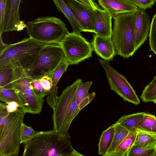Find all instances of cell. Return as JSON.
<instances>
[{
  "mask_svg": "<svg viewBox=\"0 0 156 156\" xmlns=\"http://www.w3.org/2000/svg\"><path fill=\"white\" fill-rule=\"evenodd\" d=\"M136 12L120 15L114 18L112 39L115 54L125 58L136 51L135 33Z\"/></svg>",
  "mask_w": 156,
  "mask_h": 156,
  "instance_id": "5",
  "label": "cell"
},
{
  "mask_svg": "<svg viewBox=\"0 0 156 156\" xmlns=\"http://www.w3.org/2000/svg\"><path fill=\"white\" fill-rule=\"evenodd\" d=\"M26 24L29 37L44 43L60 44L69 33L64 22L53 16L40 17Z\"/></svg>",
  "mask_w": 156,
  "mask_h": 156,
  "instance_id": "6",
  "label": "cell"
},
{
  "mask_svg": "<svg viewBox=\"0 0 156 156\" xmlns=\"http://www.w3.org/2000/svg\"><path fill=\"white\" fill-rule=\"evenodd\" d=\"M92 83V82H86L79 87L76 95V101L78 105L90 94L88 91Z\"/></svg>",
  "mask_w": 156,
  "mask_h": 156,
  "instance_id": "30",
  "label": "cell"
},
{
  "mask_svg": "<svg viewBox=\"0 0 156 156\" xmlns=\"http://www.w3.org/2000/svg\"><path fill=\"white\" fill-rule=\"evenodd\" d=\"M32 80L23 69L15 67L14 78L11 86L21 101L20 108L23 109L26 113L40 114L44 100L38 97L34 91L30 83Z\"/></svg>",
  "mask_w": 156,
  "mask_h": 156,
  "instance_id": "8",
  "label": "cell"
},
{
  "mask_svg": "<svg viewBox=\"0 0 156 156\" xmlns=\"http://www.w3.org/2000/svg\"><path fill=\"white\" fill-rule=\"evenodd\" d=\"M40 80L44 88L49 93L53 86L51 77L48 76H44Z\"/></svg>",
  "mask_w": 156,
  "mask_h": 156,
  "instance_id": "36",
  "label": "cell"
},
{
  "mask_svg": "<svg viewBox=\"0 0 156 156\" xmlns=\"http://www.w3.org/2000/svg\"><path fill=\"white\" fill-rule=\"evenodd\" d=\"M115 129V134L112 144L105 156H109L113 152L119 144L126 137L129 131L117 121L112 124Z\"/></svg>",
  "mask_w": 156,
  "mask_h": 156,
  "instance_id": "23",
  "label": "cell"
},
{
  "mask_svg": "<svg viewBox=\"0 0 156 156\" xmlns=\"http://www.w3.org/2000/svg\"><path fill=\"white\" fill-rule=\"evenodd\" d=\"M134 144L147 149H156V133L137 130Z\"/></svg>",
  "mask_w": 156,
  "mask_h": 156,
  "instance_id": "18",
  "label": "cell"
},
{
  "mask_svg": "<svg viewBox=\"0 0 156 156\" xmlns=\"http://www.w3.org/2000/svg\"><path fill=\"white\" fill-rule=\"evenodd\" d=\"M22 156H84L73 147L68 133L37 132L25 144Z\"/></svg>",
  "mask_w": 156,
  "mask_h": 156,
  "instance_id": "1",
  "label": "cell"
},
{
  "mask_svg": "<svg viewBox=\"0 0 156 156\" xmlns=\"http://www.w3.org/2000/svg\"><path fill=\"white\" fill-rule=\"evenodd\" d=\"M115 131L113 125L103 131L98 145V154L105 156L106 154L112 144Z\"/></svg>",
  "mask_w": 156,
  "mask_h": 156,
  "instance_id": "19",
  "label": "cell"
},
{
  "mask_svg": "<svg viewBox=\"0 0 156 156\" xmlns=\"http://www.w3.org/2000/svg\"><path fill=\"white\" fill-rule=\"evenodd\" d=\"M9 0H0V35L4 32L9 12Z\"/></svg>",
  "mask_w": 156,
  "mask_h": 156,
  "instance_id": "26",
  "label": "cell"
},
{
  "mask_svg": "<svg viewBox=\"0 0 156 156\" xmlns=\"http://www.w3.org/2000/svg\"><path fill=\"white\" fill-rule=\"evenodd\" d=\"M95 11L94 33L101 37H112V17L105 10L99 7Z\"/></svg>",
  "mask_w": 156,
  "mask_h": 156,
  "instance_id": "15",
  "label": "cell"
},
{
  "mask_svg": "<svg viewBox=\"0 0 156 156\" xmlns=\"http://www.w3.org/2000/svg\"><path fill=\"white\" fill-rule=\"evenodd\" d=\"M137 132L129 131V134L109 156H127L129 150L134 144Z\"/></svg>",
  "mask_w": 156,
  "mask_h": 156,
  "instance_id": "22",
  "label": "cell"
},
{
  "mask_svg": "<svg viewBox=\"0 0 156 156\" xmlns=\"http://www.w3.org/2000/svg\"><path fill=\"white\" fill-rule=\"evenodd\" d=\"M30 83L34 91L39 98L44 99L46 96L49 94V92L43 87L40 79H32L30 81Z\"/></svg>",
  "mask_w": 156,
  "mask_h": 156,
  "instance_id": "33",
  "label": "cell"
},
{
  "mask_svg": "<svg viewBox=\"0 0 156 156\" xmlns=\"http://www.w3.org/2000/svg\"><path fill=\"white\" fill-rule=\"evenodd\" d=\"M25 27H26V24L24 23V21L20 20L17 25L16 31H20Z\"/></svg>",
  "mask_w": 156,
  "mask_h": 156,
  "instance_id": "39",
  "label": "cell"
},
{
  "mask_svg": "<svg viewBox=\"0 0 156 156\" xmlns=\"http://www.w3.org/2000/svg\"><path fill=\"white\" fill-rule=\"evenodd\" d=\"M58 87L57 85L52 86L49 94L47 97L46 101L53 110L55 108L57 102L58 97L57 96Z\"/></svg>",
  "mask_w": 156,
  "mask_h": 156,
  "instance_id": "34",
  "label": "cell"
},
{
  "mask_svg": "<svg viewBox=\"0 0 156 156\" xmlns=\"http://www.w3.org/2000/svg\"><path fill=\"white\" fill-rule=\"evenodd\" d=\"M99 61L104 69L111 89L124 101L136 105H139L140 100L127 79L112 67L108 62L100 59Z\"/></svg>",
  "mask_w": 156,
  "mask_h": 156,
  "instance_id": "10",
  "label": "cell"
},
{
  "mask_svg": "<svg viewBox=\"0 0 156 156\" xmlns=\"http://www.w3.org/2000/svg\"><path fill=\"white\" fill-rule=\"evenodd\" d=\"M93 50L105 61L112 60L116 55L112 38L94 35L91 44Z\"/></svg>",
  "mask_w": 156,
  "mask_h": 156,
  "instance_id": "14",
  "label": "cell"
},
{
  "mask_svg": "<svg viewBox=\"0 0 156 156\" xmlns=\"http://www.w3.org/2000/svg\"><path fill=\"white\" fill-rule=\"evenodd\" d=\"M6 107L7 112L10 113L16 111L20 108V106L16 102L12 101L6 103Z\"/></svg>",
  "mask_w": 156,
  "mask_h": 156,
  "instance_id": "37",
  "label": "cell"
},
{
  "mask_svg": "<svg viewBox=\"0 0 156 156\" xmlns=\"http://www.w3.org/2000/svg\"><path fill=\"white\" fill-rule=\"evenodd\" d=\"M154 103H155L156 104V98L155 100L153 101Z\"/></svg>",
  "mask_w": 156,
  "mask_h": 156,
  "instance_id": "42",
  "label": "cell"
},
{
  "mask_svg": "<svg viewBox=\"0 0 156 156\" xmlns=\"http://www.w3.org/2000/svg\"><path fill=\"white\" fill-rule=\"evenodd\" d=\"M69 65V62L65 59L62 61L56 67L51 77L53 86L57 85L60 78L63 73L66 71Z\"/></svg>",
  "mask_w": 156,
  "mask_h": 156,
  "instance_id": "28",
  "label": "cell"
},
{
  "mask_svg": "<svg viewBox=\"0 0 156 156\" xmlns=\"http://www.w3.org/2000/svg\"><path fill=\"white\" fill-rule=\"evenodd\" d=\"M96 10L98 7L93 0H74Z\"/></svg>",
  "mask_w": 156,
  "mask_h": 156,
  "instance_id": "38",
  "label": "cell"
},
{
  "mask_svg": "<svg viewBox=\"0 0 156 156\" xmlns=\"http://www.w3.org/2000/svg\"><path fill=\"white\" fill-rule=\"evenodd\" d=\"M70 8L83 31L94 33L95 10L74 0H64Z\"/></svg>",
  "mask_w": 156,
  "mask_h": 156,
  "instance_id": "11",
  "label": "cell"
},
{
  "mask_svg": "<svg viewBox=\"0 0 156 156\" xmlns=\"http://www.w3.org/2000/svg\"><path fill=\"white\" fill-rule=\"evenodd\" d=\"M82 84V80L77 79L64 90L58 97L53 110V130L64 134L68 133L73 120L81 110L76 103V95L79 87Z\"/></svg>",
  "mask_w": 156,
  "mask_h": 156,
  "instance_id": "3",
  "label": "cell"
},
{
  "mask_svg": "<svg viewBox=\"0 0 156 156\" xmlns=\"http://www.w3.org/2000/svg\"><path fill=\"white\" fill-rule=\"evenodd\" d=\"M137 130L156 133V117L155 115L144 113L138 125Z\"/></svg>",
  "mask_w": 156,
  "mask_h": 156,
  "instance_id": "24",
  "label": "cell"
},
{
  "mask_svg": "<svg viewBox=\"0 0 156 156\" xmlns=\"http://www.w3.org/2000/svg\"><path fill=\"white\" fill-rule=\"evenodd\" d=\"M6 105L0 103V155L17 156L21 144V126L26 113L20 108L8 112Z\"/></svg>",
  "mask_w": 156,
  "mask_h": 156,
  "instance_id": "2",
  "label": "cell"
},
{
  "mask_svg": "<svg viewBox=\"0 0 156 156\" xmlns=\"http://www.w3.org/2000/svg\"><path fill=\"white\" fill-rule=\"evenodd\" d=\"M69 65H76L92 56L93 49L90 42L80 34L69 33L60 44Z\"/></svg>",
  "mask_w": 156,
  "mask_h": 156,
  "instance_id": "9",
  "label": "cell"
},
{
  "mask_svg": "<svg viewBox=\"0 0 156 156\" xmlns=\"http://www.w3.org/2000/svg\"><path fill=\"white\" fill-rule=\"evenodd\" d=\"M21 0H9V16L4 32L16 31L20 20L19 8Z\"/></svg>",
  "mask_w": 156,
  "mask_h": 156,
  "instance_id": "16",
  "label": "cell"
},
{
  "mask_svg": "<svg viewBox=\"0 0 156 156\" xmlns=\"http://www.w3.org/2000/svg\"><path fill=\"white\" fill-rule=\"evenodd\" d=\"M150 82L152 83H156V75L154 76L153 80Z\"/></svg>",
  "mask_w": 156,
  "mask_h": 156,
  "instance_id": "41",
  "label": "cell"
},
{
  "mask_svg": "<svg viewBox=\"0 0 156 156\" xmlns=\"http://www.w3.org/2000/svg\"><path fill=\"white\" fill-rule=\"evenodd\" d=\"M150 26L149 15L144 10L138 9L136 11L135 20L136 51L144 44L149 36Z\"/></svg>",
  "mask_w": 156,
  "mask_h": 156,
  "instance_id": "12",
  "label": "cell"
},
{
  "mask_svg": "<svg viewBox=\"0 0 156 156\" xmlns=\"http://www.w3.org/2000/svg\"><path fill=\"white\" fill-rule=\"evenodd\" d=\"M0 100L5 103L10 102H16L21 107V103L19 97L15 90L12 88H5L0 87Z\"/></svg>",
  "mask_w": 156,
  "mask_h": 156,
  "instance_id": "25",
  "label": "cell"
},
{
  "mask_svg": "<svg viewBox=\"0 0 156 156\" xmlns=\"http://www.w3.org/2000/svg\"><path fill=\"white\" fill-rule=\"evenodd\" d=\"M149 44L151 50L156 55V14L153 16L151 23Z\"/></svg>",
  "mask_w": 156,
  "mask_h": 156,
  "instance_id": "31",
  "label": "cell"
},
{
  "mask_svg": "<svg viewBox=\"0 0 156 156\" xmlns=\"http://www.w3.org/2000/svg\"><path fill=\"white\" fill-rule=\"evenodd\" d=\"M0 52H1L7 47L8 45L6 44L3 42L2 40V35H0Z\"/></svg>",
  "mask_w": 156,
  "mask_h": 156,
  "instance_id": "40",
  "label": "cell"
},
{
  "mask_svg": "<svg viewBox=\"0 0 156 156\" xmlns=\"http://www.w3.org/2000/svg\"><path fill=\"white\" fill-rule=\"evenodd\" d=\"M136 6L138 9L144 10L151 8L154 5V0H129Z\"/></svg>",
  "mask_w": 156,
  "mask_h": 156,
  "instance_id": "35",
  "label": "cell"
},
{
  "mask_svg": "<svg viewBox=\"0 0 156 156\" xmlns=\"http://www.w3.org/2000/svg\"><path fill=\"white\" fill-rule=\"evenodd\" d=\"M156 149H147L134 144L128 152L127 156H154Z\"/></svg>",
  "mask_w": 156,
  "mask_h": 156,
  "instance_id": "29",
  "label": "cell"
},
{
  "mask_svg": "<svg viewBox=\"0 0 156 156\" xmlns=\"http://www.w3.org/2000/svg\"><path fill=\"white\" fill-rule=\"evenodd\" d=\"M65 59L60 44H50L41 50L32 66L25 71L32 80L40 79L44 76L51 77L56 67Z\"/></svg>",
  "mask_w": 156,
  "mask_h": 156,
  "instance_id": "7",
  "label": "cell"
},
{
  "mask_svg": "<svg viewBox=\"0 0 156 156\" xmlns=\"http://www.w3.org/2000/svg\"><path fill=\"white\" fill-rule=\"evenodd\" d=\"M51 44L41 42L29 37L8 45L0 52V66L10 63L24 71L33 64L41 50Z\"/></svg>",
  "mask_w": 156,
  "mask_h": 156,
  "instance_id": "4",
  "label": "cell"
},
{
  "mask_svg": "<svg viewBox=\"0 0 156 156\" xmlns=\"http://www.w3.org/2000/svg\"><path fill=\"white\" fill-rule=\"evenodd\" d=\"M99 5L113 19L122 14L135 12L138 8L129 0H98Z\"/></svg>",
  "mask_w": 156,
  "mask_h": 156,
  "instance_id": "13",
  "label": "cell"
},
{
  "mask_svg": "<svg viewBox=\"0 0 156 156\" xmlns=\"http://www.w3.org/2000/svg\"><path fill=\"white\" fill-rule=\"evenodd\" d=\"M58 10L63 13L70 22L73 32L80 34L83 30L70 8L64 0H53Z\"/></svg>",
  "mask_w": 156,
  "mask_h": 156,
  "instance_id": "17",
  "label": "cell"
},
{
  "mask_svg": "<svg viewBox=\"0 0 156 156\" xmlns=\"http://www.w3.org/2000/svg\"><path fill=\"white\" fill-rule=\"evenodd\" d=\"M140 97L144 102H153L156 98V83L150 82L146 85Z\"/></svg>",
  "mask_w": 156,
  "mask_h": 156,
  "instance_id": "27",
  "label": "cell"
},
{
  "mask_svg": "<svg viewBox=\"0 0 156 156\" xmlns=\"http://www.w3.org/2000/svg\"><path fill=\"white\" fill-rule=\"evenodd\" d=\"M35 131L30 126H28L23 123L21 129V144H25L32 138L36 134Z\"/></svg>",
  "mask_w": 156,
  "mask_h": 156,
  "instance_id": "32",
  "label": "cell"
},
{
  "mask_svg": "<svg viewBox=\"0 0 156 156\" xmlns=\"http://www.w3.org/2000/svg\"><path fill=\"white\" fill-rule=\"evenodd\" d=\"M155 3H156V0H154Z\"/></svg>",
  "mask_w": 156,
  "mask_h": 156,
  "instance_id": "44",
  "label": "cell"
},
{
  "mask_svg": "<svg viewBox=\"0 0 156 156\" xmlns=\"http://www.w3.org/2000/svg\"><path fill=\"white\" fill-rule=\"evenodd\" d=\"M144 112H138L123 115L118 122L129 131L136 132L138 125L144 116Z\"/></svg>",
  "mask_w": 156,
  "mask_h": 156,
  "instance_id": "20",
  "label": "cell"
},
{
  "mask_svg": "<svg viewBox=\"0 0 156 156\" xmlns=\"http://www.w3.org/2000/svg\"><path fill=\"white\" fill-rule=\"evenodd\" d=\"M154 156H156V149L154 153Z\"/></svg>",
  "mask_w": 156,
  "mask_h": 156,
  "instance_id": "43",
  "label": "cell"
},
{
  "mask_svg": "<svg viewBox=\"0 0 156 156\" xmlns=\"http://www.w3.org/2000/svg\"><path fill=\"white\" fill-rule=\"evenodd\" d=\"M15 68L10 63L0 66V87L12 88L11 83L14 78Z\"/></svg>",
  "mask_w": 156,
  "mask_h": 156,
  "instance_id": "21",
  "label": "cell"
}]
</instances>
